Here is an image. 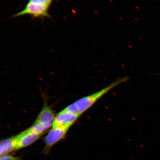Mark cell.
<instances>
[{"instance_id":"6da1fadb","label":"cell","mask_w":160,"mask_h":160,"mask_svg":"<svg viewBox=\"0 0 160 160\" xmlns=\"http://www.w3.org/2000/svg\"><path fill=\"white\" fill-rule=\"evenodd\" d=\"M128 79V77H124L120 78L113 82L108 87L104 88L92 94L78 100L74 103L77 107L80 115L91 108L101 98L121 83L125 82Z\"/></svg>"},{"instance_id":"7a4b0ae2","label":"cell","mask_w":160,"mask_h":160,"mask_svg":"<svg viewBox=\"0 0 160 160\" xmlns=\"http://www.w3.org/2000/svg\"><path fill=\"white\" fill-rule=\"evenodd\" d=\"M49 6L28 3L24 9L12 16V18L30 15L33 18H42L49 17Z\"/></svg>"},{"instance_id":"3957f363","label":"cell","mask_w":160,"mask_h":160,"mask_svg":"<svg viewBox=\"0 0 160 160\" xmlns=\"http://www.w3.org/2000/svg\"><path fill=\"white\" fill-rule=\"evenodd\" d=\"M79 115L62 110L55 117L52 127L69 128L74 123L79 117Z\"/></svg>"},{"instance_id":"277c9868","label":"cell","mask_w":160,"mask_h":160,"mask_svg":"<svg viewBox=\"0 0 160 160\" xmlns=\"http://www.w3.org/2000/svg\"><path fill=\"white\" fill-rule=\"evenodd\" d=\"M69 128L52 127L45 138L47 148H51L65 137Z\"/></svg>"},{"instance_id":"5b68a950","label":"cell","mask_w":160,"mask_h":160,"mask_svg":"<svg viewBox=\"0 0 160 160\" xmlns=\"http://www.w3.org/2000/svg\"><path fill=\"white\" fill-rule=\"evenodd\" d=\"M53 110L47 105L43 106L34 123L42 125L47 129L53 126L55 118Z\"/></svg>"},{"instance_id":"8992f818","label":"cell","mask_w":160,"mask_h":160,"mask_svg":"<svg viewBox=\"0 0 160 160\" xmlns=\"http://www.w3.org/2000/svg\"><path fill=\"white\" fill-rule=\"evenodd\" d=\"M17 136L16 150L23 148L32 144L38 139L41 135L33 133L27 129Z\"/></svg>"},{"instance_id":"52a82bcc","label":"cell","mask_w":160,"mask_h":160,"mask_svg":"<svg viewBox=\"0 0 160 160\" xmlns=\"http://www.w3.org/2000/svg\"><path fill=\"white\" fill-rule=\"evenodd\" d=\"M17 136L2 140L0 144V155L1 156L8 155L16 150Z\"/></svg>"},{"instance_id":"ba28073f","label":"cell","mask_w":160,"mask_h":160,"mask_svg":"<svg viewBox=\"0 0 160 160\" xmlns=\"http://www.w3.org/2000/svg\"><path fill=\"white\" fill-rule=\"evenodd\" d=\"M27 129L32 132L39 135H42V134L47 130L41 124L35 123Z\"/></svg>"},{"instance_id":"9c48e42d","label":"cell","mask_w":160,"mask_h":160,"mask_svg":"<svg viewBox=\"0 0 160 160\" xmlns=\"http://www.w3.org/2000/svg\"><path fill=\"white\" fill-rule=\"evenodd\" d=\"M53 0H29L28 2L50 7Z\"/></svg>"},{"instance_id":"30bf717a","label":"cell","mask_w":160,"mask_h":160,"mask_svg":"<svg viewBox=\"0 0 160 160\" xmlns=\"http://www.w3.org/2000/svg\"><path fill=\"white\" fill-rule=\"evenodd\" d=\"M64 110L66 111L74 113L75 114L80 116L74 103H72L71 104L68 106V107L65 108Z\"/></svg>"},{"instance_id":"8fae6325","label":"cell","mask_w":160,"mask_h":160,"mask_svg":"<svg viewBox=\"0 0 160 160\" xmlns=\"http://www.w3.org/2000/svg\"><path fill=\"white\" fill-rule=\"evenodd\" d=\"M21 158L19 157H14L9 155L1 156L0 160H20Z\"/></svg>"},{"instance_id":"7c38bea8","label":"cell","mask_w":160,"mask_h":160,"mask_svg":"<svg viewBox=\"0 0 160 160\" xmlns=\"http://www.w3.org/2000/svg\"><path fill=\"white\" fill-rule=\"evenodd\" d=\"M157 75L160 76V73H158V74H157Z\"/></svg>"}]
</instances>
